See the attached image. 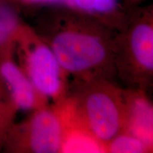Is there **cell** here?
Instances as JSON below:
<instances>
[{"instance_id": "30bf717a", "label": "cell", "mask_w": 153, "mask_h": 153, "mask_svg": "<svg viewBox=\"0 0 153 153\" xmlns=\"http://www.w3.org/2000/svg\"><path fill=\"white\" fill-rule=\"evenodd\" d=\"M22 29L20 19L14 7L0 1V46L10 41Z\"/></svg>"}, {"instance_id": "6da1fadb", "label": "cell", "mask_w": 153, "mask_h": 153, "mask_svg": "<svg viewBox=\"0 0 153 153\" xmlns=\"http://www.w3.org/2000/svg\"><path fill=\"white\" fill-rule=\"evenodd\" d=\"M45 9L36 34L53 51L62 71L78 81L110 80L116 75V30L89 15L67 7Z\"/></svg>"}, {"instance_id": "52a82bcc", "label": "cell", "mask_w": 153, "mask_h": 153, "mask_svg": "<svg viewBox=\"0 0 153 153\" xmlns=\"http://www.w3.org/2000/svg\"><path fill=\"white\" fill-rule=\"evenodd\" d=\"M145 91L128 89L127 119L125 131L152 145V107Z\"/></svg>"}, {"instance_id": "5b68a950", "label": "cell", "mask_w": 153, "mask_h": 153, "mask_svg": "<svg viewBox=\"0 0 153 153\" xmlns=\"http://www.w3.org/2000/svg\"><path fill=\"white\" fill-rule=\"evenodd\" d=\"M64 120L60 109L50 107L38 108L26 127V145L35 153L61 152Z\"/></svg>"}, {"instance_id": "7c38bea8", "label": "cell", "mask_w": 153, "mask_h": 153, "mask_svg": "<svg viewBox=\"0 0 153 153\" xmlns=\"http://www.w3.org/2000/svg\"><path fill=\"white\" fill-rule=\"evenodd\" d=\"M144 1L145 0H123V2L126 8L131 9L132 7L139 6L140 4Z\"/></svg>"}, {"instance_id": "ba28073f", "label": "cell", "mask_w": 153, "mask_h": 153, "mask_svg": "<svg viewBox=\"0 0 153 153\" xmlns=\"http://www.w3.org/2000/svg\"><path fill=\"white\" fill-rule=\"evenodd\" d=\"M0 75L7 84L14 104L22 110H30L37 104V91L26 73L11 60L0 65Z\"/></svg>"}, {"instance_id": "3957f363", "label": "cell", "mask_w": 153, "mask_h": 153, "mask_svg": "<svg viewBox=\"0 0 153 153\" xmlns=\"http://www.w3.org/2000/svg\"><path fill=\"white\" fill-rule=\"evenodd\" d=\"M116 74L130 89L145 91L153 76V8L129 9L123 27L115 38Z\"/></svg>"}, {"instance_id": "8fae6325", "label": "cell", "mask_w": 153, "mask_h": 153, "mask_svg": "<svg viewBox=\"0 0 153 153\" xmlns=\"http://www.w3.org/2000/svg\"><path fill=\"white\" fill-rule=\"evenodd\" d=\"M19 1L26 4L45 7H53V6L62 7L65 0H19Z\"/></svg>"}, {"instance_id": "8992f818", "label": "cell", "mask_w": 153, "mask_h": 153, "mask_svg": "<svg viewBox=\"0 0 153 153\" xmlns=\"http://www.w3.org/2000/svg\"><path fill=\"white\" fill-rule=\"evenodd\" d=\"M62 7L89 15L116 31L123 27L129 10L123 0H65Z\"/></svg>"}, {"instance_id": "4fadbf2b", "label": "cell", "mask_w": 153, "mask_h": 153, "mask_svg": "<svg viewBox=\"0 0 153 153\" xmlns=\"http://www.w3.org/2000/svg\"><path fill=\"white\" fill-rule=\"evenodd\" d=\"M1 124H0V135H1Z\"/></svg>"}, {"instance_id": "7a4b0ae2", "label": "cell", "mask_w": 153, "mask_h": 153, "mask_svg": "<svg viewBox=\"0 0 153 153\" xmlns=\"http://www.w3.org/2000/svg\"><path fill=\"white\" fill-rule=\"evenodd\" d=\"M71 97L61 108L68 121L82 128L105 145L125 131L126 90L108 79L78 81Z\"/></svg>"}, {"instance_id": "277c9868", "label": "cell", "mask_w": 153, "mask_h": 153, "mask_svg": "<svg viewBox=\"0 0 153 153\" xmlns=\"http://www.w3.org/2000/svg\"><path fill=\"white\" fill-rule=\"evenodd\" d=\"M26 52V75L42 97H60L62 70L51 49L37 36Z\"/></svg>"}, {"instance_id": "9c48e42d", "label": "cell", "mask_w": 153, "mask_h": 153, "mask_svg": "<svg viewBox=\"0 0 153 153\" xmlns=\"http://www.w3.org/2000/svg\"><path fill=\"white\" fill-rule=\"evenodd\" d=\"M152 146L128 132L123 131L105 145V152L111 153H143Z\"/></svg>"}]
</instances>
